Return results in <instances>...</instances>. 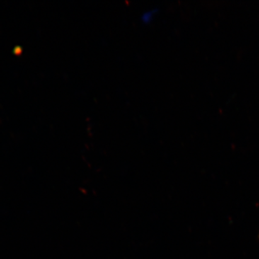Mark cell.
Returning <instances> with one entry per match:
<instances>
[{"label":"cell","instance_id":"6da1fadb","mask_svg":"<svg viewBox=\"0 0 259 259\" xmlns=\"http://www.w3.org/2000/svg\"><path fill=\"white\" fill-rule=\"evenodd\" d=\"M156 10H150L148 11L144 12L141 15V19L144 23H149L152 21L155 15H156Z\"/></svg>","mask_w":259,"mask_h":259}]
</instances>
